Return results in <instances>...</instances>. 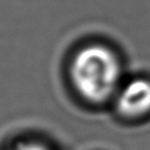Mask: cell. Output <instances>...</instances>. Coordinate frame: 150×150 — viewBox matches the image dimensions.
Returning <instances> with one entry per match:
<instances>
[{"mask_svg":"<svg viewBox=\"0 0 150 150\" xmlns=\"http://www.w3.org/2000/svg\"><path fill=\"white\" fill-rule=\"evenodd\" d=\"M121 73L117 55L100 43L80 48L69 64V77L75 91L93 104H102L117 95Z\"/></svg>","mask_w":150,"mask_h":150,"instance_id":"6da1fadb","label":"cell"},{"mask_svg":"<svg viewBox=\"0 0 150 150\" xmlns=\"http://www.w3.org/2000/svg\"><path fill=\"white\" fill-rule=\"evenodd\" d=\"M116 110L125 118H141L150 114V81L135 79L116 95Z\"/></svg>","mask_w":150,"mask_h":150,"instance_id":"7a4b0ae2","label":"cell"},{"mask_svg":"<svg viewBox=\"0 0 150 150\" xmlns=\"http://www.w3.org/2000/svg\"><path fill=\"white\" fill-rule=\"evenodd\" d=\"M9 150H52V149L35 141H25V142L16 143Z\"/></svg>","mask_w":150,"mask_h":150,"instance_id":"3957f363","label":"cell"}]
</instances>
